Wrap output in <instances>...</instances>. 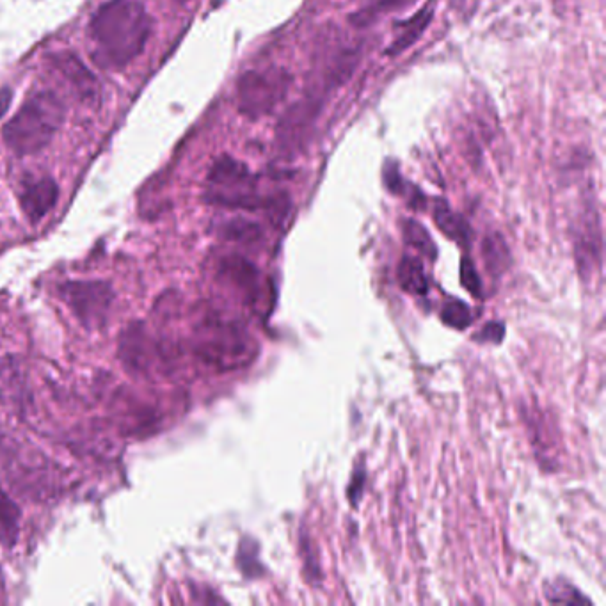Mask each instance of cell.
I'll return each mask as SVG.
<instances>
[{
    "label": "cell",
    "mask_w": 606,
    "mask_h": 606,
    "mask_svg": "<svg viewBox=\"0 0 606 606\" xmlns=\"http://www.w3.org/2000/svg\"><path fill=\"white\" fill-rule=\"evenodd\" d=\"M88 31L96 61L121 68L143 52L152 20L141 0H109L96 9Z\"/></svg>",
    "instance_id": "6da1fadb"
},
{
    "label": "cell",
    "mask_w": 606,
    "mask_h": 606,
    "mask_svg": "<svg viewBox=\"0 0 606 606\" xmlns=\"http://www.w3.org/2000/svg\"><path fill=\"white\" fill-rule=\"evenodd\" d=\"M63 120L64 105L54 93H34L6 123L4 141L16 155H34L52 143Z\"/></svg>",
    "instance_id": "7a4b0ae2"
},
{
    "label": "cell",
    "mask_w": 606,
    "mask_h": 606,
    "mask_svg": "<svg viewBox=\"0 0 606 606\" xmlns=\"http://www.w3.org/2000/svg\"><path fill=\"white\" fill-rule=\"evenodd\" d=\"M192 351L205 365L226 372L249 363L255 354V345L237 322L208 313L194 326Z\"/></svg>",
    "instance_id": "3957f363"
},
{
    "label": "cell",
    "mask_w": 606,
    "mask_h": 606,
    "mask_svg": "<svg viewBox=\"0 0 606 606\" xmlns=\"http://www.w3.org/2000/svg\"><path fill=\"white\" fill-rule=\"evenodd\" d=\"M207 200L221 207L258 208L272 207L274 200H262L255 192V180L246 164L232 157H221L208 173Z\"/></svg>",
    "instance_id": "277c9868"
},
{
    "label": "cell",
    "mask_w": 606,
    "mask_h": 606,
    "mask_svg": "<svg viewBox=\"0 0 606 606\" xmlns=\"http://www.w3.org/2000/svg\"><path fill=\"white\" fill-rule=\"evenodd\" d=\"M59 297L82 326L100 329L111 315L114 290L102 280H73L59 287Z\"/></svg>",
    "instance_id": "5b68a950"
},
{
    "label": "cell",
    "mask_w": 606,
    "mask_h": 606,
    "mask_svg": "<svg viewBox=\"0 0 606 606\" xmlns=\"http://www.w3.org/2000/svg\"><path fill=\"white\" fill-rule=\"evenodd\" d=\"M290 75L283 70L244 73L237 86L239 111L251 120L271 114L276 105L287 96Z\"/></svg>",
    "instance_id": "8992f818"
},
{
    "label": "cell",
    "mask_w": 606,
    "mask_h": 606,
    "mask_svg": "<svg viewBox=\"0 0 606 606\" xmlns=\"http://www.w3.org/2000/svg\"><path fill=\"white\" fill-rule=\"evenodd\" d=\"M118 356L128 372L152 375L164 372L169 365L166 347L146 329L141 322H134L121 333Z\"/></svg>",
    "instance_id": "52a82bcc"
},
{
    "label": "cell",
    "mask_w": 606,
    "mask_h": 606,
    "mask_svg": "<svg viewBox=\"0 0 606 606\" xmlns=\"http://www.w3.org/2000/svg\"><path fill=\"white\" fill-rule=\"evenodd\" d=\"M59 198V187L50 176L41 178H27L22 182L18 201L25 217L31 223H38L56 205Z\"/></svg>",
    "instance_id": "ba28073f"
},
{
    "label": "cell",
    "mask_w": 606,
    "mask_h": 606,
    "mask_svg": "<svg viewBox=\"0 0 606 606\" xmlns=\"http://www.w3.org/2000/svg\"><path fill=\"white\" fill-rule=\"evenodd\" d=\"M317 112L319 105L313 100H303L290 107L278 125V146H281V150L296 152L304 141L306 130H310L313 120L317 118Z\"/></svg>",
    "instance_id": "9c48e42d"
},
{
    "label": "cell",
    "mask_w": 606,
    "mask_h": 606,
    "mask_svg": "<svg viewBox=\"0 0 606 606\" xmlns=\"http://www.w3.org/2000/svg\"><path fill=\"white\" fill-rule=\"evenodd\" d=\"M575 251L578 269L585 280L594 276V271L601 269V232L594 212L592 217H587V221L578 228Z\"/></svg>",
    "instance_id": "30bf717a"
},
{
    "label": "cell",
    "mask_w": 606,
    "mask_h": 606,
    "mask_svg": "<svg viewBox=\"0 0 606 606\" xmlns=\"http://www.w3.org/2000/svg\"><path fill=\"white\" fill-rule=\"evenodd\" d=\"M57 70L63 73L64 79L72 84L75 91L86 100H93L98 95V82L88 68L80 63V59L72 54H57L54 56Z\"/></svg>",
    "instance_id": "8fae6325"
},
{
    "label": "cell",
    "mask_w": 606,
    "mask_h": 606,
    "mask_svg": "<svg viewBox=\"0 0 606 606\" xmlns=\"http://www.w3.org/2000/svg\"><path fill=\"white\" fill-rule=\"evenodd\" d=\"M219 278L248 296L256 294L258 272L253 264L242 256L233 255L223 258L219 264Z\"/></svg>",
    "instance_id": "7c38bea8"
},
{
    "label": "cell",
    "mask_w": 606,
    "mask_h": 606,
    "mask_svg": "<svg viewBox=\"0 0 606 606\" xmlns=\"http://www.w3.org/2000/svg\"><path fill=\"white\" fill-rule=\"evenodd\" d=\"M434 221L439 230L447 235L448 239L455 240L459 244L470 242V228L463 217L457 216L445 201H438L434 207Z\"/></svg>",
    "instance_id": "4fadbf2b"
},
{
    "label": "cell",
    "mask_w": 606,
    "mask_h": 606,
    "mask_svg": "<svg viewBox=\"0 0 606 606\" xmlns=\"http://www.w3.org/2000/svg\"><path fill=\"white\" fill-rule=\"evenodd\" d=\"M400 287L406 290L407 294L413 296H425L429 292V281L423 271V265L415 256H404L399 265Z\"/></svg>",
    "instance_id": "5bb4252c"
},
{
    "label": "cell",
    "mask_w": 606,
    "mask_h": 606,
    "mask_svg": "<svg viewBox=\"0 0 606 606\" xmlns=\"http://www.w3.org/2000/svg\"><path fill=\"white\" fill-rule=\"evenodd\" d=\"M432 20L431 9H425L422 13L413 16L406 25L404 31L400 32L399 38L391 43V47L386 50L388 56H399L402 52H406L407 48L413 47L416 41L422 38L423 32L429 27Z\"/></svg>",
    "instance_id": "9a60e30c"
},
{
    "label": "cell",
    "mask_w": 606,
    "mask_h": 606,
    "mask_svg": "<svg viewBox=\"0 0 606 606\" xmlns=\"http://www.w3.org/2000/svg\"><path fill=\"white\" fill-rule=\"evenodd\" d=\"M482 255H484L487 271H489V274H495V276L502 274L511 262L509 248H507V244H505V240L502 239L500 233L487 235L484 242H482Z\"/></svg>",
    "instance_id": "2e32d148"
},
{
    "label": "cell",
    "mask_w": 606,
    "mask_h": 606,
    "mask_svg": "<svg viewBox=\"0 0 606 606\" xmlns=\"http://www.w3.org/2000/svg\"><path fill=\"white\" fill-rule=\"evenodd\" d=\"M402 230H404V240H406L407 246L420 251L429 260H436L438 248H436V244L432 240L431 233L427 232L422 224L415 221V219H407V221H404Z\"/></svg>",
    "instance_id": "e0dca14e"
},
{
    "label": "cell",
    "mask_w": 606,
    "mask_h": 606,
    "mask_svg": "<svg viewBox=\"0 0 606 606\" xmlns=\"http://www.w3.org/2000/svg\"><path fill=\"white\" fill-rule=\"evenodd\" d=\"M224 239L235 240V242H242V244H251L262 237V228L253 221L248 219H232L228 223L224 224L223 230Z\"/></svg>",
    "instance_id": "ac0fdd59"
},
{
    "label": "cell",
    "mask_w": 606,
    "mask_h": 606,
    "mask_svg": "<svg viewBox=\"0 0 606 606\" xmlns=\"http://www.w3.org/2000/svg\"><path fill=\"white\" fill-rule=\"evenodd\" d=\"M544 596L550 603H564V605L591 603L589 599L583 598L582 594L576 591L575 587L571 583H567L566 580H555V582L546 583Z\"/></svg>",
    "instance_id": "d6986e66"
},
{
    "label": "cell",
    "mask_w": 606,
    "mask_h": 606,
    "mask_svg": "<svg viewBox=\"0 0 606 606\" xmlns=\"http://www.w3.org/2000/svg\"><path fill=\"white\" fill-rule=\"evenodd\" d=\"M441 320L447 326L454 327V329H466L471 324L470 306L464 304L463 301H459V299H450V301L443 304Z\"/></svg>",
    "instance_id": "ffe728a7"
},
{
    "label": "cell",
    "mask_w": 606,
    "mask_h": 606,
    "mask_svg": "<svg viewBox=\"0 0 606 606\" xmlns=\"http://www.w3.org/2000/svg\"><path fill=\"white\" fill-rule=\"evenodd\" d=\"M411 2L413 0H379V4H375L374 8L363 9L358 15L352 16V22L356 25H368L377 20L381 13L406 8L407 4H411Z\"/></svg>",
    "instance_id": "44dd1931"
},
{
    "label": "cell",
    "mask_w": 606,
    "mask_h": 606,
    "mask_svg": "<svg viewBox=\"0 0 606 606\" xmlns=\"http://www.w3.org/2000/svg\"><path fill=\"white\" fill-rule=\"evenodd\" d=\"M461 283L471 296L482 297V281H480L479 272L468 256H464L463 262H461Z\"/></svg>",
    "instance_id": "7402d4cb"
},
{
    "label": "cell",
    "mask_w": 606,
    "mask_h": 606,
    "mask_svg": "<svg viewBox=\"0 0 606 606\" xmlns=\"http://www.w3.org/2000/svg\"><path fill=\"white\" fill-rule=\"evenodd\" d=\"M505 335V326L502 322H489L475 335V340L480 343H500Z\"/></svg>",
    "instance_id": "603a6c76"
},
{
    "label": "cell",
    "mask_w": 606,
    "mask_h": 606,
    "mask_svg": "<svg viewBox=\"0 0 606 606\" xmlns=\"http://www.w3.org/2000/svg\"><path fill=\"white\" fill-rule=\"evenodd\" d=\"M363 486H365V471L361 468H356L354 475H352L351 486H349V502L356 507L363 493Z\"/></svg>",
    "instance_id": "cb8c5ba5"
},
{
    "label": "cell",
    "mask_w": 606,
    "mask_h": 606,
    "mask_svg": "<svg viewBox=\"0 0 606 606\" xmlns=\"http://www.w3.org/2000/svg\"><path fill=\"white\" fill-rule=\"evenodd\" d=\"M11 102H13V93H11V89H0V118L6 116V112H8L9 107H11Z\"/></svg>",
    "instance_id": "d4e9b609"
},
{
    "label": "cell",
    "mask_w": 606,
    "mask_h": 606,
    "mask_svg": "<svg viewBox=\"0 0 606 606\" xmlns=\"http://www.w3.org/2000/svg\"><path fill=\"white\" fill-rule=\"evenodd\" d=\"M176 4H185V2H189V0H173Z\"/></svg>",
    "instance_id": "484cf974"
}]
</instances>
